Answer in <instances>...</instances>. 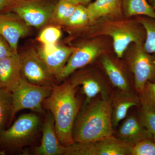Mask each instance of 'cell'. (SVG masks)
<instances>
[{"instance_id":"cell-21","label":"cell","mask_w":155,"mask_h":155,"mask_svg":"<svg viewBox=\"0 0 155 155\" xmlns=\"http://www.w3.org/2000/svg\"><path fill=\"white\" fill-rule=\"evenodd\" d=\"M13 110L11 92L5 88H0V130L11 124Z\"/></svg>"},{"instance_id":"cell-12","label":"cell","mask_w":155,"mask_h":155,"mask_svg":"<svg viewBox=\"0 0 155 155\" xmlns=\"http://www.w3.org/2000/svg\"><path fill=\"white\" fill-rule=\"evenodd\" d=\"M117 135L118 138L132 146L144 140H153L152 134L139 117L134 115L126 116L119 126Z\"/></svg>"},{"instance_id":"cell-25","label":"cell","mask_w":155,"mask_h":155,"mask_svg":"<svg viewBox=\"0 0 155 155\" xmlns=\"http://www.w3.org/2000/svg\"><path fill=\"white\" fill-rule=\"evenodd\" d=\"M139 118L153 136V140L155 142V111L146 103L140 101Z\"/></svg>"},{"instance_id":"cell-2","label":"cell","mask_w":155,"mask_h":155,"mask_svg":"<svg viewBox=\"0 0 155 155\" xmlns=\"http://www.w3.org/2000/svg\"><path fill=\"white\" fill-rule=\"evenodd\" d=\"M114 133L110 99L101 98L93 100L78 113L73 126L72 137L74 142L93 143Z\"/></svg>"},{"instance_id":"cell-20","label":"cell","mask_w":155,"mask_h":155,"mask_svg":"<svg viewBox=\"0 0 155 155\" xmlns=\"http://www.w3.org/2000/svg\"><path fill=\"white\" fill-rule=\"evenodd\" d=\"M122 9L127 17L143 15L155 19V11L147 0H122Z\"/></svg>"},{"instance_id":"cell-8","label":"cell","mask_w":155,"mask_h":155,"mask_svg":"<svg viewBox=\"0 0 155 155\" xmlns=\"http://www.w3.org/2000/svg\"><path fill=\"white\" fill-rule=\"evenodd\" d=\"M22 77L30 83L39 86L53 87L55 85L54 76L34 49L20 54Z\"/></svg>"},{"instance_id":"cell-16","label":"cell","mask_w":155,"mask_h":155,"mask_svg":"<svg viewBox=\"0 0 155 155\" xmlns=\"http://www.w3.org/2000/svg\"><path fill=\"white\" fill-rule=\"evenodd\" d=\"M90 22L100 18L114 17L122 14V0H95L87 7Z\"/></svg>"},{"instance_id":"cell-7","label":"cell","mask_w":155,"mask_h":155,"mask_svg":"<svg viewBox=\"0 0 155 155\" xmlns=\"http://www.w3.org/2000/svg\"><path fill=\"white\" fill-rule=\"evenodd\" d=\"M143 44H134L128 59L134 77V87L140 94L143 91L147 81H155V58L145 50Z\"/></svg>"},{"instance_id":"cell-17","label":"cell","mask_w":155,"mask_h":155,"mask_svg":"<svg viewBox=\"0 0 155 155\" xmlns=\"http://www.w3.org/2000/svg\"><path fill=\"white\" fill-rule=\"evenodd\" d=\"M75 48L58 46L54 51L45 54L38 51L39 56L51 73L56 78L64 68Z\"/></svg>"},{"instance_id":"cell-28","label":"cell","mask_w":155,"mask_h":155,"mask_svg":"<svg viewBox=\"0 0 155 155\" xmlns=\"http://www.w3.org/2000/svg\"><path fill=\"white\" fill-rule=\"evenodd\" d=\"M140 101L150 106L155 111V81H147L140 94Z\"/></svg>"},{"instance_id":"cell-14","label":"cell","mask_w":155,"mask_h":155,"mask_svg":"<svg viewBox=\"0 0 155 155\" xmlns=\"http://www.w3.org/2000/svg\"><path fill=\"white\" fill-rule=\"evenodd\" d=\"M112 120L114 127L118 126L127 116V112L133 107H140V98L133 92L119 90L110 97Z\"/></svg>"},{"instance_id":"cell-19","label":"cell","mask_w":155,"mask_h":155,"mask_svg":"<svg viewBox=\"0 0 155 155\" xmlns=\"http://www.w3.org/2000/svg\"><path fill=\"white\" fill-rule=\"evenodd\" d=\"M103 68L109 80L119 90L133 92L129 81L121 68L108 56L104 55L101 59Z\"/></svg>"},{"instance_id":"cell-9","label":"cell","mask_w":155,"mask_h":155,"mask_svg":"<svg viewBox=\"0 0 155 155\" xmlns=\"http://www.w3.org/2000/svg\"><path fill=\"white\" fill-rule=\"evenodd\" d=\"M101 52L99 45L93 42L87 43L75 49L56 78L59 81L65 79L75 70L91 63L99 55Z\"/></svg>"},{"instance_id":"cell-18","label":"cell","mask_w":155,"mask_h":155,"mask_svg":"<svg viewBox=\"0 0 155 155\" xmlns=\"http://www.w3.org/2000/svg\"><path fill=\"white\" fill-rule=\"evenodd\" d=\"M92 143L93 155H131L132 146L114 135Z\"/></svg>"},{"instance_id":"cell-6","label":"cell","mask_w":155,"mask_h":155,"mask_svg":"<svg viewBox=\"0 0 155 155\" xmlns=\"http://www.w3.org/2000/svg\"><path fill=\"white\" fill-rule=\"evenodd\" d=\"M56 0H19L10 10L27 26L41 27L51 19Z\"/></svg>"},{"instance_id":"cell-32","label":"cell","mask_w":155,"mask_h":155,"mask_svg":"<svg viewBox=\"0 0 155 155\" xmlns=\"http://www.w3.org/2000/svg\"><path fill=\"white\" fill-rule=\"evenodd\" d=\"M152 2L153 6L155 8V0H152Z\"/></svg>"},{"instance_id":"cell-10","label":"cell","mask_w":155,"mask_h":155,"mask_svg":"<svg viewBox=\"0 0 155 155\" xmlns=\"http://www.w3.org/2000/svg\"><path fill=\"white\" fill-rule=\"evenodd\" d=\"M48 112L43 127L41 144L35 149V154L37 155H63L65 146L61 144L58 139L54 116L49 111Z\"/></svg>"},{"instance_id":"cell-30","label":"cell","mask_w":155,"mask_h":155,"mask_svg":"<svg viewBox=\"0 0 155 155\" xmlns=\"http://www.w3.org/2000/svg\"><path fill=\"white\" fill-rule=\"evenodd\" d=\"M19 0H0V11L9 12Z\"/></svg>"},{"instance_id":"cell-3","label":"cell","mask_w":155,"mask_h":155,"mask_svg":"<svg viewBox=\"0 0 155 155\" xmlns=\"http://www.w3.org/2000/svg\"><path fill=\"white\" fill-rule=\"evenodd\" d=\"M40 119L36 114H22L8 128L0 130V146L8 150L19 149L34 139Z\"/></svg>"},{"instance_id":"cell-15","label":"cell","mask_w":155,"mask_h":155,"mask_svg":"<svg viewBox=\"0 0 155 155\" xmlns=\"http://www.w3.org/2000/svg\"><path fill=\"white\" fill-rule=\"evenodd\" d=\"M76 87L81 86V91L85 95L84 106L86 105L93 100L98 95L102 98L110 99V92L107 84L100 78L90 75L78 76L71 81Z\"/></svg>"},{"instance_id":"cell-22","label":"cell","mask_w":155,"mask_h":155,"mask_svg":"<svg viewBox=\"0 0 155 155\" xmlns=\"http://www.w3.org/2000/svg\"><path fill=\"white\" fill-rule=\"evenodd\" d=\"M147 17H141L139 21L145 31L143 47L149 54H155V19Z\"/></svg>"},{"instance_id":"cell-31","label":"cell","mask_w":155,"mask_h":155,"mask_svg":"<svg viewBox=\"0 0 155 155\" xmlns=\"http://www.w3.org/2000/svg\"><path fill=\"white\" fill-rule=\"evenodd\" d=\"M72 4L76 5H81L85 6V5L89 4L91 0H67Z\"/></svg>"},{"instance_id":"cell-27","label":"cell","mask_w":155,"mask_h":155,"mask_svg":"<svg viewBox=\"0 0 155 155\" xmlns=\"http://www.w3.org/2000/svg\"><path fill=\"white\" fill-rule=\"evenodd\" d=\"M61 36V31L54 26L45 28L39 35L38 40L43 45L56 44Z\"/></svg>"},{"instance_id":"cell-33","label":"cell","mask_w":155,"mask_h":155,"mask_svg":"<svg viewBox=\"0 0 155 155\" xmlns=\"http://www.w3.org/2000/svg\"><path fill=\"white\" fill-rule=\"evenodd\" d=\"M3 153H4L2 151H0V155L3 154Z\"/></svg>"},{"instance_id":"cell-26","label":"cell","mask_w":155,"mask_h":155,"mask_svg":"<svg viewBox=\"0 0 155 155\" xmlns=\"http://www.w3.org/2000/svg\"><path fill=\"white\" fill-rule=\"evenodd\" d=\"M131 155H155V142L152 140H144L132 146Z\"/></svg>"},{"instance_id":"cell-29","label":"cell","mask_w":155,"mask_h":155,"mask_svg":"<svg viewBox=\"0 0 155 155\" xmlns=\"http://www.w3.org/2000/svg\"><path fill=\"white\" fill-rule=\"evenodd\" d=\"M15 52L5 39L0 35V60L11 56Z\"/></svg>"},{"instance_id":"cell-23","label":"cell","mask_w":155,"mask_h":155,"mask_svg":"<svg viewBox=\"0 0 155 155\" xmlns=\"http://www.w3.org/2000/svg\"><path fill=\"white\" fill-rule=\"evenodd\" d=\"M76 6L67 0H58L53 10L51 19L54 22L64 24L73 14Z\"/></svg>"},{"instance_id":"cell-13","label":"cell","mask_w":155,"mask_h":155,"mask_svg":"<svg viewBox=\"0 0 155 155\" xmlns=\"http://www.w3.org/2000/svg\"><path fill=\"white\" fill-rule=\"evenodd\" d=\"M21 58L18 52L0 60V88L12 92L22 78Z\"/></svg>"},{"instance_id":"cell-24","label":"cell","mask_w":155,"mask_h":155,"mask_svg":"<svg viewBox=\"0 0 155 155\" xmlns=\"http://www.w3.org/2000/svg\"><path fill=\"white\" fill-rule=\"evenodd\" d=\"M90 22L87 8L81 5H77L73 14L64 25L72 27H79Z\"/></svg>"},{"instance_id":"cell-5","label":"cell","mask_w":155,"mask_h":155,"mask_svg":"<svg viewBox=\"0 0 155 155\" xmlns=\"http://www.w3.org/2000/svg\"><path fill=\"white\" fill-rule=\"evenodd\" d=\"M101 25L99 34L111 37L114 51L119 58H122L130 44L143 42L145 38L140 28L128 21H108Z\"/></svg>"},{"instance_id":"cell-11","label":"cell","mask_w":155,"mask_h":155,"mask_svg":"<svg viewBox=\"0 0 155 155\" xmlns=\"http://www.w3.org/2000/svg\"><path fill=\"white\" fill-rule=\"evenodd\" d=\"M14 14L6 13L0 14V35L8 43L12 49L18 52L19 39L28 33V26L21 22L19 17Z\"/></svg>"},{"instance_id":"cell-1","label":"cell","mask_w":155,"mask_h":155,"mask_svg":"<svg viewBox=\"0 0 155 155\" xmlns=\"http://www.w3.org/2000/svg\"><path fill=\"white\" fill-rule=\"evenodd\" d=\"M76 88L71 81L55 85L43 103V106L54 116L56 134L64 146L74 142L72 130L80 107Z\"/></svg>"},{"instance_id":"cell-4","label":"cell","mask_w":155,"mask_h":155,"mask_svg":"<svg viewBox=\"0 0 155 155\" xmlns=\"http://www.w3.org/2000/svg\"><path fill=\"white\" fill-rule=\"evenodd\" d=\"M52 88L32 84L22 77L11 92L13 110L11 123L16 114L22 110L28 109L39 114H43V103L51 94Z\"/></svg>"}]
</instances>
